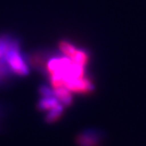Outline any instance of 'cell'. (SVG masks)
I'll return each mask as SVG.
<instances>
[{
    "label": "cell",
    "mask_w": 146,
    "mask_h": 146,
    "mask_svg": "<svg viewBox=\"0 0 146 146\" xmlns=\"http://www.w3.org/2000/svg\"><path fill=\"white\" fill-rule=\"evenodd\" d=\"M5 60L10 66L14 77H25L30 73V63L28 57L21 51L19 40L16 38L13 46L5 55Z\"/></svg>",
    "instance_id": "cell-1"
},
{
    "label": "cell",
    "mask_w": 146,
    "mask_h": 146,
    "mask_svg": "<svg viewBox=\"0 0 146 146\" xmlns=\"http://www.w3.org/2000/svg\"><path fill=\"white\" fill-rule=\"evenodd\" d=\"M102 132L97 130H86L79 134L77 143L79 146H100L102 142Z\"/></svg>",
    "instance_id": "cell-2"
},
{
    "label": "cell",
    "mask_w": 146,
    "mask_h": 146,
    "mask_svg": "<svg viewBox=\"0 0 146 146\" xmlns=\"http://www.w3.org/2000/svg\"><path fill=\"white\" fill-rule=\"evenodd\" d=\"M53 89V94L55 97L57 98V100L63 104L64 106H69L73 102V93L69 90L66 86H57L54 87Z\"/></svg>",
    "instance_id": "cell-3"
},
{
    "label": "cell",
    "mask_w": 146,
    "mask_h": 146,
    "mask_svg": "<svg viewBox=\"0 0 146 146\" xmlns=\"http://www.w3.org/2000/svg\"><path fill=\"white\" fill-rule=\"evenodd\" d=\"M69 59H70L73 63L86 68L87 64H88V61H89V54L86 49L77 48V49H76L75 52L72 54V56L69 58Z\"/></svg>",
    "instance_id": "cell-4"
},
{
    "label": "cell",
    "mask_w": 146,
    "mask_h": 146,
    "mask_svg": "<svg viewBox=\"0 0 146 146\" xmlns=\"http://www.w3.org/2000/svg\"><path fill=\"white\" fill-rule=\"evenodd\" d=\"M13 77V73L11 72L5 58H3V59L0 60V86L8 84L11 80V78Z\"/></svg>",
    "instance_id": "cell-5"
},
{
    "label": "cell",
    "mask_w": 146,
    "mask_h": 146,
    "mask_svg": "<svg viewBox=\"0 0 146 146\" xmlns=\"http://www.w3.org/2000/svg\"><path fill=\"white\" fill-rule=\"evenodd\" d=\"M16 38L13 37L9 34H2L0 35V60L5 57L6 53L8 52L11 46H13Z\"/></svg>",
    "instance_id": "cell-6"
},
{
    "label": "cell",
    "mask_w": 146,
    "mask_h": 146,
    "mask_svg": "<svg viewBox=\"0 0 146 146\" xmlns=\"http://www.w3.org/2000/svg\"><path fill=\"white\" fill-rule=\"evenodd\" d=\"M59 104L61 103L57 100V98L54 95H51L46 96V97H41L39 104H38V107L42 111H48L58 106Z\"/></svg>",
    "instance_id": "cell-7"
},
{
    "label": "cell",
    "mask_w": 146,
    "mask_h": 146,
    "mask_svg": "<svg viewBox=\"0 0 146 146\" xmlns=\"http://www.w3.org/2000/svg\"><path fill=\"white\" fill-rule=\"evenodd\" d=\"M59 48H60L61 54L70 58L72 56V54L75 52L76 49H77V46H76L74 44H72L71 42H69V41L63 40L59 43Z\"/></svg>",
    "instance_id": "cell-8"
},
{
    "label": "cell",
    "mask_w": 146,
    "mask_h": 146,
    "mask_svg": "<svg viewBox=\"0 0 146 146\" xmlns=\"http://www.w3.org/2000/svg\"><path fill=\"white\" fill-rule=\"evenodd\" d=\"M64 106L62 104H59L58 106L53 107L52 109L48 111V114H46V121L48 122H54L56 121L59 117L62 115L64 112Z\"/></svg>",
    "instance_id": "cell-9"
}]
</instances>
